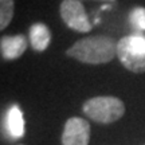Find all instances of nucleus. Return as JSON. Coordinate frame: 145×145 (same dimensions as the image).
Masks as SVG:
<instances>
[{
	"mask_svg": "<svg viewBox=\"0 0 145 145\" xmlns=\"http://www.w3.org/2000/svg\"><path fill=\"white\" fill-rule=\"evenodd\" d=\"M130 23L138 31H145V8L144 7H136L135 10L130 12Z\"/></svg>",
	"mask_w": 145,
	"mask_h": 145,
	"instance_id": "nucleus-10",
	"label": "nucleus"
},
{
	"mask_svg": "<svg viewBox=\"0 0 145 145\" xmlns=\"http://www.w3.org/2000/svg\"><path fill=\"white\" fill-rule=\"evenodd\" d=\"M117 57L133 72L145 71V35L133 34L117 42Z\"/></svg>",
	"mask_w": 145,
	"mask_h": 145,
	"instance_id": "nucleus-3",
	"label": "nucleus"
},
{
	"mask_svg": "<svg viewBox=\"0 0 145 145\" xmlns=\"http://www.w3.org/2000/svg\"><path fill=\"white\" fill-rule=\"evenodd\" d=\"M30 42L35 51H44L51 42V32L48 27L43 23L32 24L30 28Z\"/></svg>",
	"mask_w": 145,
	"mask_h": 145,
	"instance_id": "nucleus-8",
	"label": "nucleus"
},
{
	"mask_svg": "<svg viewBox=\"0 0 145 145\" xmlns=\"http://www.w3.org/2000/svg\"><path fill=\"white\" fill-rule=\"evenodd\" d=\"M18 145H23V144H18Z\"/></svg>",
	"mask_w": 145,
	"mask_h": 145,
	"instance_id": "nucleus-12",
	"label": "nucleus"
},
{
	"mask_svg": "<svg viewBox=\"0 0 145 145\" xmlns=\"http://www.w3.org/2000/svg\"><path fill=\"white\" fill-rule=\"evenodd\" d=\"M61 18L65 24L77 32H89L91 23L79 0H63L59 7Z\"/></svg>",
	"mask_w": 145,
	"mask_h": 145,
	"instance_id": "nucleus-4",
	"label": "nucleus"
},
{
	"mask_svg": "<svg viewBox=\"0 0 145 145\" xmlns=\"http://www.w3.org/2000/svg\"><path fill=\"white\" fill-rule=\"evenodd\" d=\"M66 54L82 63L102 65L117 55V43L110 36H88L75 42Z\"/></svg>",
	"mask_w": 145,
	"mask_h": 145,
	"instance_id": "nucleus-1",
	"label": "nucleus"
},
{
	"mask_svg": "<svg viewBox=\"0 0 145 145\" xmlns=\"http://www.w3.org/2000/svg\"><path fill=\"white\" fill-rule=\"evenodd\" d=\"M1 57L7 61H14L22 57L27 48V39L24 35L3 36L0 40Z\"/></svg>",
	"mask_w": 145,
	"mask_h": 145,
	"instance_id": "nucleus-7",
	"label": "nucleus"
},
{
	"mask_svg": "<svg viewBox=\"0 0 145 145\" xmlns=\"http://www.w3.org/2000/svg\"><path fill=\"white\" fill-rule=\"evenodd\" d=\"M4 124L5 132H7L10 138L18 140V138H22L24 136V132H26L24 118H23V113H22L20 108L18 105H12L7 110Z\"/></svg>",
	"mask_w": 145,
	"mask_h": 145,
	"instance_id": "nucleus-6",
	"label": "nucleus"
},
{
	"mask_svg": "<svg viewBox=\"0 0 145 145\" xmlns=\"http://www.w3.org/2000/svg\"><path fill=\"white\" fill-rule=\"evenodd\" d=\"M83 113L98 124H112L125 113V105L117 97L101 95L88 99L82 106Z\"/></svg>",
	"mask_w": 145,
	"mask_h": 145,
	"instance_id": "nucleus-2",
	"label": "nucleus"
},
{
	"mask_svg": "<svg viewBox=\"0 0 145 145\" xmlns=\"http://www.w3.org/2000/svg\"><path fill=\"white\" fill-rule=\"evenodd\" d=\"M15 1L14 0H0V30H4L14 18Z\"/></svg>",
	"mask_w": 145,
	"mask_h": 145,
	"instance_id": "nucleus-9",
	"label": "nucleus"
},
{
	"mask_svg": "<svg viewBox=\"0 0 145 145\" xmlns=\"http://www.w3.org/2000/svg\"><path fill=\"white\" fill-rule=\"evenodd\" d=\"M62 145H89L90 124L81 117H71L66 121L61 137Z\"/></svg>",
	"mask_w": 145,
	"mask_h": 145,
	"instance_id": "nucleus-5",
	"label": "nucleus"
},
{
	"mask_svg": "<svg viewBox=\"0 0 145 145\" xmlns=\"http://www.w3.org/2000/svg\"><path fill=\"white\" fill-rule=\"evenodd\" d=\"M105 1H116V0H105Z\"/></svg>",
	"mask_w": 145,
	"mask_h": 145,
	"instance_id": "nucleus-11",
	"label": "nucleus"
}]
</instances>
